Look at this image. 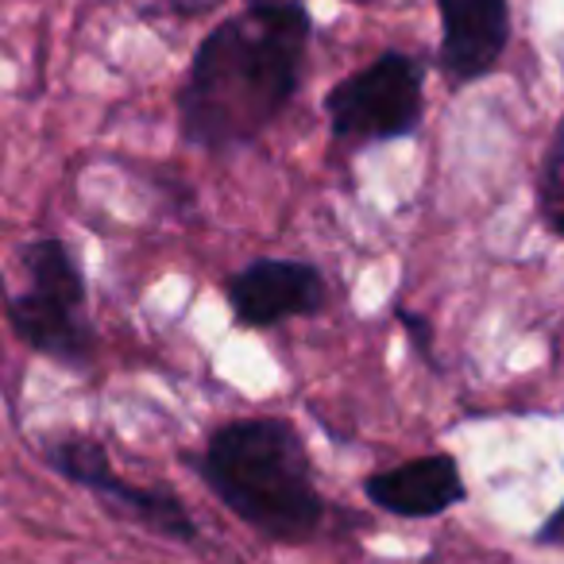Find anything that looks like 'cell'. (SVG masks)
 Instances as JSON below:
<instances>
[{
	"label": "cell",
	"mask_w": 564,
	"mask_h": 564,
	"mask_svg": "<svg viewBox=\"0 0 564 564\" xmlns=\"http://www.w3.org/2000/svg\"><path fill=\"white\" fill-rule=\"evenodd\" d=\"M538 541L541 545H564V507L556 510L553 518H549L545 525L538 530Z\"/></svg>",
	"instance_id": "12"
},
{
	"label": "cell",
	"mask_w": 564,
	"mask_h": 564,
	"mask_svg": "<svg viewBox=\"0 0 564 564\" xmlns=\"http://www.w3.org/2000/svg\"><path fill=\"white\" fill-rule=\"evenodd\" d=\"M310 17L299 0H251L197 47L182 89V132L202 148H232L263 132L299 89Z\"/></svg>",
	"instance_id": "1"
},
{
	"label": "cell",
	"mask_w": 564,
	"mask_h": 564,
	"mask_svg": "<svg viewBox=\"0 0 564 564\" xmlns=\"http://www.w3.org/2000/svg\"><path fill=\"white\" fill-rule=\"evenodd\" d=\"M538 209L545 217V225L556 236H564V120L556 128L553 143L545 151V163L538 174Z\"/></svg>",
	"instance_id": "11"
},
{
	"label": "cell",
	"mask_w": 564,
	"mask_h": 564,
	"mask_svg": "<svg viewBox=\"0 0 564 564\" xmlns=\"http://www.w3.org/2000/svg\"><path fill=\"white\" fill-rule=\"evenodd\" d=\"M171 4L182 12V17H197V12H209V9H217L220 0H171Z\"/></svg>",
	"instance_id": "13"
},
{
	"label": "cell",
	"mask_w": 564,
	"mask_h": 564,
	"mask_svg": "<svg viewBox=\"0 0 564 564\" xmlns=\"http://www.w3.org/2000/svg\"><path fill=\"white\" fill-rule=\"evenodd\" d=\"M51 464H55L66 479L89 487V491H97V487L112 476V464H109V456H105V448L97 445V441H86V437L58 441V445L51 448Z\"/></svg>",
	"instance_id": "10"
},
{
	"label": "cell",
	"mask_w": 564,
	"mask_h": 564,
	"mask_svg": "<svg viewBox=\"0 0 564 564\" xmlns=\"http://www.w3.org/2000/svg\"><path fill=\"white\" fill-rule=\"evenodd\" d=\"M445 40L441 66L456 82H476L499 63L510 40L507 0H437Z\"/></svg>",
	"instance_id": "5"
},
{
	"label": "cell",
	"mask_w": 564,
	"mask_h": 564,
	"mask_svg": "<svg viewBox=\"0 0 564 564\" xmlns=\"http://www.w3.org/2000/svg\"><path fill=\"white\" fill-rule=\"evenodd\" d=\"M236 317L243 325H279L286 317H302L322 310L325 282L322 271L310 263H291V259H259L232 274L225 286Z\"/></svg>",
	"instance_id": "4"
},
{
	"label": "cell",
	"mask_w": 564,
	"mask_h": 564,
	"mask_svg": "<svg viewBox=\"0 0 564 564\" xmlns=\"http://www.w3.org/2000/svg\"><path fill=\"white\" fill-rule=\"evenodd\" d=\"M325 112L340 140H399L422 120V66L406 55H383L345 78Z\"/></svg>",
	"instance_id": "3"
},
{
	"label": "cell",
	"mask_w": 564,
	"mask_h": 564,
	"mask_svg": "<svg viewBox=\"0 0 564 564\" xmlns=\"http://www.w3.org/2000/svg\"><path fill=\"white\" fill-rule=\"evenodd\" d=\"M97 495H105L112 507H120L128 518L143 522L148 530L166 533V538H178V541H194V522H189L186 507H182L171 491H155V487H132V484H124V479L109 476L101 487H97Z\"/></svg>",
	"instance_id": "8"
},
{
	"label": "cell",
	"mask_w": 564,
	"mask_h": 564,
	"mask_svg": "<svg viewBox=\"0 0 564 564\" xmlns=\"http://www.w3.org/2000/svg\"><path fill=\"white\" fill-rule=\"evenodd\" d=\"M368 499L399 518H430L464 499V479L453 456H422L368 479Z\"/></svg>",
	"instance_id": "6"
},
{
	"label": "cell",
	"mask_w": 564,
	"mask_h": 564,
	"mask_svg": "<svg viewBox=\"0 0 564 564\" xmlns=\"http://www.w3.org/2000/svg\"><path fill=\"white\" fill-rule=\"evenodd\" d=\"M78 310L82 306H74V302L32 291V294H20V299L12 302L9 317H12V329H17L32 348L82 368V364H89V356H94V333H89V325L82 322Z\"/></svg>",
	"instance_id": "7"
},
{
	"label": "cell",
	"mask_w": 564,
	"mask_h": 564,
	"mask_svg": "<svg viewBox=\"0 0 564 564\" xmlns=\"http://www.w3.org/2000/svg\"><path fill=\"white\" fill-rule=\"evenodd\" d=\"M202 476L236 518L274 541H302L322 522V495L291 422L248 417L217 430Z\"/></svg>",
	"instance_id": "2"
},
{
	"label": "cell",
	"mask_w": 564,
	"mask_h": 564,
	"mask_svg": "<svg viewBox=\"0 0 564 564\" xmlns=\"http://www.w3.org/2000/svg\"><path fill=\"white\" fill-rule=\"evenodd\" d=\"M28 271H32V291L51 294V299H63L82 306L86 302V286H82V274L74 267L70 251L63 248L58 240H40L28 248L24 256Z\"/></svg>",
	"instance_id": "9"
}]
</instances>
